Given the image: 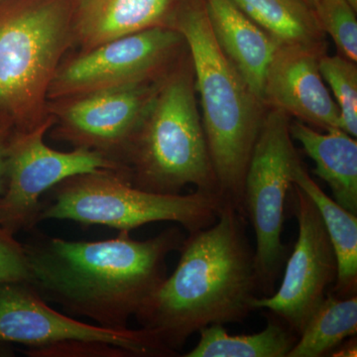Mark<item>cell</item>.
Instances as JSON below:
<instances>
[{"instance_id":"6da1fadb","label":"cell","mask_w":357,"mask_h":357,"mask_svg":"<svg viewBox=\"0 0 357 357\" xmlns=\"http://www.w3.org/2000/svg\"><path fill=\"white\" fill-rule=\"evenodd\" d=\"M185 237L178 227L147 241L131 238L128 230L100 241L40 236L23 244L30 285L72 316L124 330L167 278V257L180 249Z\"/></svg>"},{"instance_id":"7a4b0ae2","label":"cell","mask_w":357,"mask_h":357,"mask_svg":"<svg viewBox=\"0 0 357 357\" xmlns=\"http://www.w3.org/2000/svg\"><path fill=\"white\" fill-rule=\"evenodd\" d=\"M178 251L175 271L135 314L141 328L177 354L206 326L243 323L258 294L245 218L232 206H223L210 227L188 234Z\"/></svg>"},{"instance_id":"3957f363","label":"cell","mask_w":357,"mask_h":357,"mask_svg":"<svg viewBox=\"0 0 357 357\" xmlns=\"http://www.w3.org/2000/svg\"><path fill=\"white\" fill-rule=\"evenodd\" d=\"M174 29L184 37L194 65L218 197L245 218L244 180L268 109L220 49L204 0H187Z\"/></svg>"},{"instance_id":"277c9868","label":"cell","mask_w":357,"mask_h":357,"mask_svg":"<svg viewBox=\"0 0 357 357\" xmlns=\"http://www.w3.org/2000/svg\"><path fill=\"white\" fill-rule=\"evenodd\" d=\"M121 165V175L143 191L180 195L185 185H194L197 191L218 197L189 50L162 79Z\"/></svg>"},{"instance_id":"5b68a950","label":"cell","mask_w":357,"mask_h":357,"mask_svg":"<svg viewBox=\"0 0 357 357\" xmlns=\"http://www.w3.org/2000/svg\"><path fill=\"white\" fill-rule=\"evenodd\" d=\"M75 0L0 2V128L27 131L48 119V91L75 44Z\"/></svg>"},{"instance_id":"8992f818","label":"cell","mask_w":357,"mask_h":357,"mask_svg":"<svg viewBox=\"0 0 357 357\" xmlns=\"http://www.w3.org/2000/svg\"><path fill=\"white\" fill-rule=\"evenodd\" d=\"M41 201L38 222L69 220L119 230L150 222H174L188 234L210 227L222 208L215 195H161L133 187L121 173L98 170L59 183Z\"/></svg>"},{"instance_id":"52a82bcc","label":"cell","mask_w":357,"mask_h":357,"mask_svg":"<svg viewBox=\"0 0 357 357\" xmlns=\"http://www.w3.org/2000/svg\"><path fill=\"white\" fill-rule=\"evenodd\" d=\"M290 116L268 109L244 180L243 210L255 234L258 292H275V284L290 251L283 243L285 204L299 158L290 131Z\"/></svg>"},{"instance_id":"ba28073f","label":"cell","mask_w":357,"mask_h":357,"mask_svg":"<svg viewBox=\"0 0 357 357\" xmlns=\"http://www.w3.org/2000/svg\"><path fill=\"white\" fill-rule=\"evenodd\" d=\"M187 50L177 30L155 28L79 52L59 66L48 100L153 83L165 77Z\"/></svg>"},{"instance_id":"9c48e42d","label":"cell","mask_w":357,"mask_h":357,"mask_svg":"<svg viewBox=\"0 0 357 357\" xmlns=\"http://www.w3.org/2000/svg\"><path fill=\"white\" fill-rule=\"evenodd\" d=\"M54 123L55 117L50 114L38 128L13 131L9 137L6 188L0 196V227L13 236L39 222L42 197L66 178L98 170L121 172L116 162L93 150L52 149L44 136Z\"/></svg>"},{"instance_id":"30bf717a","label":"cell","mask_w":357,"mask_h":357,"mask_svg":"<svg viewBox=\"0 0 357 357\" xmlns=\"http://www.w3.org/2000/svg\"><path fill=\"white\" fill-rule=\"evenodd\" d=\"M291 191L299 225L297 241L286 260L280 287L267 297L257 296L253 307L276 314L300 335L337 280V262L316 204L297 185Z\"/></svg>"},{"instance_id":"8fae6325","label":"cell","mask_w":357,"mask_h":357,"mask_svg":"<svg viewBox=\"0 0 357 357\" xmlns=\"http://www.w3.org/2000/svg\"><path fill=\"white\" fill-rule=\"evenodd\" d=\"M69 340L107 342L135 357L178 356L145 328L112 330L83 323L52 309L29 283L0 285V342L40 349Z\"/></svg>"},{"instance_id":"7c38bea8","label":"cell","mask_w":357,"mask_h":357,"mask_svg":"<svg viewBox=\"0 0 357 357\" xmlns=\"http://www.w3.org/2000/svg\"><path fill=\"white\" fill-rule=\"evenodd\" d=\"M153 83L49 100L48 114L55 117L53 136L105 155L121 166L133 131L157 89Z\"/></svg>"},{"instance_id":"4fadbf2b","label":"cell","mask_w":357,"mask_h":357,"mask_svg":"<svg viewBox=\"0 0 357 357\" xmlns=\"http://www.w3.org/2000/svg\"><path fill=\"white\" fill-rule=\"evenodd\" d=\"M326 49V40L279 44L265 74V107L281 110L317 130L342 129L340 109L319 70Z\"/></svg>"},{"instance_id":"5bb4252c","label":"cell","mask_w":357,"mask_h":357,"mask_svg":"<svg viewBox=\"0 0 357 357\" xmlns=\"http://www.w3.org/2000/svg\"><path fill=\"white\" fill-rule=\"evenodd\" d=\"M187 0H75L79 53L155 28L174 29Z\"/></svg>"},{"instance_id":"9a60e30c","label":"cell","mask_w":357,"mask_h":357,"mask_svg":"<svg viewBox=\"0 0 357 357\" xmlns=\"http://www.w3.org/2000/svg\"><path fill=\"white\" fill-rule=\"evenodd\" d=\"M213 36L225 55L262 100L268 64L279 43L231 0H204ZM263 102V100H262Z\"/></svg>"},{"instance_id":"2e32d148","label":"cell","mask_w":357,"mask_h":357,"mask_svg":"<svg viewBox=\"0 0 357 357\" xmlns=\"http://www.w3.org/2000/svg\"><path fill=\"white\" fill-rule=\"evenodd\" d=\"M291 135L316 164L312 174L325 181L333 199L357 215V142L342 129L319 130L295 121Z\"/></svg>"},{"instance_id":"e0dca14e","label":"cell","mask_w":357,"mask_h":357,"mask_svg":"<svg viewBox=\"0 0 357 357\" xmlns=\"http://www.w3.org/2000/svg\"><path fill=\"white\" fill-rule=\"evenodd\" d=\"M293 184L314 202L323 218L337 262V280L330 292L340 298L357 293V217L328 197L298 158L294 163Z\"/></svg>"},{"instance_id":"ac0fdd59","label":"cell","mask_w":357,"mask_h":357,"mask_svg":"<svg viewBox=\"0 0 357 357\" xmlns=\"http://www.w3.org/2000/svg\"><path fill=\"white\" fill-rule=\"evenodd\" d=\"M270 314L264 330L253 335H231L218 324L206 326L199 331L197 347L184 356L287 357L299 335L283 319Z\"/></svg>"},{"instance_id":"d6986e66","label":"cell","mask_w":357,"mask_h":357,"mask_svg":"<svg viewBox=\"0 0 357 357\" xmlns=\"http://www.w3.org/2000/svg\"><path fill=\"white\" fill-rule=\"evenodd\" d=\"M279 44L324 41L312 7L303 0H231Z\"/></svg>"},{"instance_id":"ffe728a7","label":"cell","mask_w":357,"mask_h":357,"mask_svg":"<svg viewBox=\"0 0 357 357\" xmlns=\"http://www.w3.org/2000/svg\"><path fill=\"white\" fill-rule=\"evenodd\" d=\"M357 333V297L340 298L328 291L287 357L330 356Z\"/></svg>"},{"instance_id":"44dd1931","label":"cell","mask_w":357,"mask_h":357,"mask_svg":"<svg viewBox=\"0 0 357 357\" xmlns=\"http://www.w3.org/2000/svg\"><path fill=\"white\" fill-rule=\"evenodd\" d=\"M321 76L332 89L340 112L342 129L357 136V66L356 62L326 54L319 64Z\"/></svg>"},{"instance_id":"7402d4cb","label":"cell","mask_w":357,"mask_h":357,"mask_svg":"<svg viewBox=\"0 0 357 357\" xmlns=\"http://www.w3.org/2000/svg\"><path fill=\"white\" fill-rule=\"evenodd\" d=\"M314 14L321 30L330 35L338 50V55L356 62V11L347 0H317Z\"/></svg>"},{"instance_id":"603a6c76","label":"cell","mask_w":357,"mask_h":357,"mask_svg":"<svg viewBox=\"0 0 357 357\" xmlns=\"http://www.w3.org/2000/svg\"><path fill=\"white\" fill-rule=\"evenodd\" d=\"M31 282L24 245L0 227V285Z\"/></svg>"},{"instance_id":"cb8c5ba5","label":"cell","mask_w":357,"mask_h":357,"mask_svg":"<svg viewBox=\"0 0 357 357\" xmlns=\"http://www.w3.org/2000/svg\"><path fill=\"white\" fill-rule=\"evenodd\" d=\"M26 354L33 357H132L130 352L116 345L88 340H69L40 349H29Z\"/></svg>"},{"instance_id":"d4e9b609","label":"cell","mask_w":357,"mask_h":357,"mask_svg":"<svg viewBox=\"0 0 357 357\" xmlns=\"http://www.w3.org/2000/svg\"><path fill=\"white\" fill-rule=\"evenodd\" d=\"M11 131L0 128V196L6 191L7 168V145Z\"/></svg>"},{"instance_id":"484cf974","label":"cell","mask_w":357,"mask_h":357,"mask_svg":"<svg viewBox=\"0 0 357 357\" xmlns=\"http://www.w3.org/2000/svg\"><path fill=\"white\" fill-rule=\"evenodd\" d=\"M357 352V344H356V337H351L345 340L337 349H335L331 354V356L337 357H352L356 356Z\"/></svg>"},{"instance_id":"4316f807","label":"cell","mask_w":357,"mask_h":357,"mask_svg":"<svg viewBox=\"0 0 357 357\" xmlns=\"http://www.w3.org/2000/svg\"><path fill=\"white\" fill-rule=\"evenodd\" d=\"M349 4H351L352 8L357 11V0H347Z\"/></svg>"},{"instance_id":"83f0119b","label":"cell","mask_w":357,"mask_h":357,"mask_svg":"<svg viewBox=\"0 0 357 357\" xmlns=\"http://www.w3.org/2000/svg\"><path fill=\"white\" fill-rule=\"evenodd\" d=\"M303 1L306 2L307 6L314 7V3H316L317 0H303Z\"/></svg>"},{"instance_id":"f1b7e54d","label":"cell","mask_w":357,"mask_h":357,"mask_svg":"<svg viewBox=\"0 0 357 357\" xmlns=\"http://www.w3.org/2000/svg\"><path fill=\"white\" fill-rule=\"evenodd\" d=\"M2 1H3V0H0V2H2Z\"/></svg>"}]
</instances>
